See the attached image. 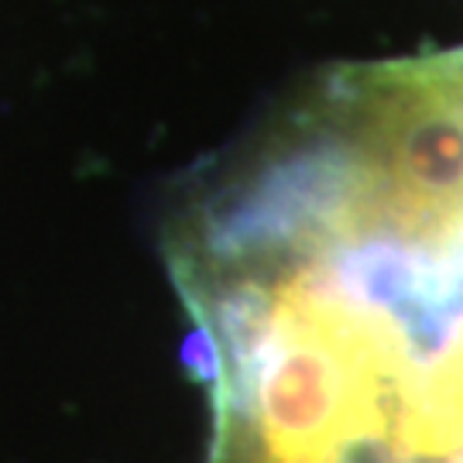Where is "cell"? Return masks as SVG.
I'll use <instances>...</instances> for the list:
<instances>
[{"mask_svg": "<svg viewBox=\"0 0 463 463\" xmlns=\"http://www.w3.org/2000/svg\"><path fill=\"white\" fill-rule=\"evenodd\" d=\"M162 250L206 463H463V49L319 72Z\"/></svg>", "mask_w": 463, "mask_h": 463, "instance_id": "6da1fadb", "label": "cell"}]
</instances>
